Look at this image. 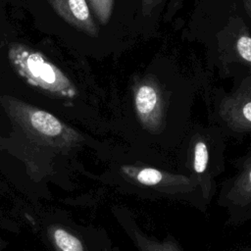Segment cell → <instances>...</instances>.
Instances as JSON below:
<instances>
[{"mask_svg": "<svg viewBox=\"0 0 251 251\" xmlns=\"http://www.w3.org/2000/svg\"><path fill=\"white\" fill-rule=\"evenodd\" d=\"M250 161L247 160L245 168L242 174L238 176L235 186V195L241 197H246V199L250 200Z\"/></svg>", "mask_w": 251, "mask_h": 251, "instance_id": "obj_11", "label": "cell"}, {"mask_svg": "<svg viewBox=\"0 0 251 251\" xmlns=\"http://www.w3.org/2000/svg\"><path fill=\"white\" fill-rule=\"evenodd\" d=\"M209 160V153L206 143L198 140L193 147V168L197 174H204Z\"/></svg>", "mask_w": 251, "mask_h": 251, "instance_id": "obj_10", "label": "cell"}, {"mask_svg": "<svg viewBox=\"0 0 251 251\" xmlns=\"http://www.w3.org/2000/svg\"><path fill=\"white\" fill-rule=\"evenodd\" d=\"M220 116L235 131L247 132L251 129L250 76H247L233 93L222 100Z\"/></svg>", "mask_w": 251, "mask_h": 251, "instance_id": "obj_4", "label": "cell"}, {"mask_svg": "<svg viewBox=\"0 0 251 251\" xmlns=\"http://www.w3.org/2000/svg\"><path fill=\"white\" fill-rule=\"evenodd\" d=\"M86 2L90 11L101 24L105 25L109 22L112 16L114 0H86Z\"/></svg>", "mask_w": 251, "mask_h": 251, "instance_id": "obj_9", "label": "cell"}, {"mask_svg": "<svg viewBox=\"0 0 251 251\" xmlns=\"http://www.w3.org/2000/svg\"><path fill=\"white\" fill-rule=\"evenodd\" d=\"M55 13L75 29L96 37L98 27L86 0H49Z\"/></svg>", "mask_w": 251, "mask_h": 251, "instance_id": "obj_5", "label": "cell"}, {"mask_svg": "<svg viewBox=\"0 0 251 251\" xmlns=\"http://www.w3.org/2000/svg\"><path fill=\"white\" fill-rule=\"evenodd\" d=\"M133 234L136 244L141 251H180L177 245L172 240H153L137 231H134Z\"/></svg>", "mask_w": 251, "mask_h": 251, "instance_id": "obj_8", "label": "cell"}, {"mask_svg": "<svg viewBox=\"0 0 251 251\" xmlns=\"http://www.w3.org/2000/svg\"><path fill=\"white\" fill-rule=\"evenodd\" d=\"M48 235L57 251H85L81 241L64 227L51 226Z\"/></svg>", "mask_w": 251, "mask_h": 251, "instance_id": "obj_7", "label": "cell"}, {"mask_svg": "<svg viewBox=\"0 0 251 251\" xmlns=\"http://www.w3.org/2000/svg\"><path fill=\"white\" fill-rule=\"evenodd\" d=\"M122 171L129 177L135 179L137 182L149 186H156L158 184L187 182V179L181 176H172L153 168H137L132 166H124L122 167Z\"/></svg>", "mask_w": 251, "mask_h": 251, "instance_id": "obj_6", "label": "cell"}, {"mask_svg": "<svg viewBox=\"0 0 251 251\" xmlns=\"http://www.w3.org/2000/svg\"><path fill=\"white\" fill-rule=\"evenodd\" d=\"M133 108L138 122L151 133H160L165 126L166 109L163 90L153 76H145L132 85Z\"/></svg>", "mask_w": 251, "mask_h": 251, "instance_id": "obj_3", "label": "cell"}, {"mask_svg": "<svg viewBox=\"0 0 251 251\" xmlns=\"http://www.w3.org/2000/svg\"><path fill=\"white\" fill-rule=\"evenodd\" d=\"M8 59L14 71L28 85L56 99L73 100L77 97L78 91L74 82L41 52L13 42L8 47Z\"/></svg>", "mask_w": 251, "mask_h": 251, "instance_id": "obj_2", "label": "cell"}, {"mask_svg": "<svg viewBox=\"0 0 251 251\" xmlns=\"http://www.w3.org/2000/svg\"><path fill=\"white\" fill-rule=\"evenodd\" d=\"M236 53L247 66L251 63V38L248 30L242 32L235 43Z\"/></svg>", "mask_w": 251, "mask_h": 251, "instance_id": "obj_12", "label": "cell"}, {"mask_svg": "<svg viewBox=\"0 0 251 251\" xmlns=\"http://www.w3.org/2000/svg\"><path fill=\"white\" fill-rule=\"evenodd\" d=\"M6 246H7V243L4 242V241L0 238V251H4L5 248H6Z\"/></svg>", "mask_w": 251, "mask_h": 251, "instance_id": "obj_13", "label": "cell"}, {"mask_svg": "<svg viewBox=\"0 0 251 251\" xmlns=\"http://www.w3.org/2000/svg\"><path fill=\"white\" fill-rule=\"evenodd\" d=\"M0 102L14 127L37 144L64 148L82 140L76 130L49 112L11 96H2Z\"/></svg>", "mask_w": 251, "mask_h": 251, "instance_id": "obj_1", "label": "cell"}]
</instances>
